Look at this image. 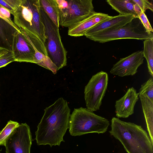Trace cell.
I'll return each instance as SVG.
<instances>
[{
  "mask_svg": "<svg viewBox=\"0 0 153 153\" xmlns=\"http://www.w3.org/2000/svg\"><path fill=\"white\" fill-rule=\"evenodd\" d=\"M44 111L35 132L37 145L59 146L65 142L63 136L69 128L70 110L68 103L61 97Z\"/></svg>",
  "mask_w": 153,
  "mask_h": 153,
  "instance_id": "1",
  "label": "cell"
},
{
  "mask_svg": "<svg viewBox=\"0 0 153 153\" xmlns=\"http://www.w3.org/2000/svg\"><path fill=\"white\" fill-rule=\"evenodd\" d=\"M39 0H23L13 15V22L39 52L48 56L45 45L47 39L42 20Z\"/></svg>",
  "mask_w": 153,
  "mask_h": 153,
  "instance_id": "2",
  "label": "cell"
},
{
  "mask_svg": "<svg viewBox=\"0 0 153 153\" xmlns=\"http://www.w3.org/2000/svg\"><path fill=\"white\" fill-rule=\"evenodd\" d=\"M111 126L110 134L120 141L127 153H153V143L141 126L114 117Z\"/></svg>",
  "mask_w": 153,
  "mask_h": 153,
  "instance_id": "3",
  "label": "cell"
},
{
  "mask_svg": "<svg viewBox=\"0 0 153 153\" xmlns=\"http://www.w3.org/2000/svg\"><path fill=\"white\" fill-rule=\"evenodd\" d=\"M110 125L106 119L98 116L87 108H75L70 115L69 133L75 136L91 133L103 134L105 132Z\"/></svg>",
  "mask_w": 153,
  "mask_h": 153,
  "instance_id": "4",
  "label": "cell"
},
{
  "mask_svg": "<svg viewBox=\"0 0 153 153\" xmlns=\"http://www.w3.org/2000/svg\"><path fill=\"white\" fill-rule=\"evenodd\" d=\"M86 38L95 42L104 43L122 39L146 40L153 38V33L147 31L138 17L123 27L104 30Z\"/></svg>",
  "mask_w": 153,
  "mask_h": 153,
  "instance_id": "5",
  "label": "cell"
},
{
  "mask_svg": "<svg viewBox=\"0 0 153 153\" xmlns=\"http://www.w3.org/2000/svg\"><path fill=\"white\" fill-rule=\"evenodd\" d=\"M40 13L47 36L45 45L48 56L58 71L66 65L67 51L62 42L59 27L50 19L41 6Z\"/></svg>",
  "mask_w": 153,
  "mask_h": 153,
  "instance_id": "6",
  "label": "cell"
},
{
  "mask_svg": "<svg viewBox=\"0 0 153 153\" xmlns=\"http://www.w3.org/2000/svg\"><path fill=\"white\" fill-rule=\"evenodd\" d=\"M59 11V25L70 27L94 13L91 0H56Z\"/></svg>",
  "mask_w": 153,
  "mask_h": 153,
  "instance_id": "7",
  "label": "cell"
},
{
  "mask_svg": "<svg viewBox=\"0 0 153 153\" xmlns=\"http://www.w3.org/2000/svg\"><path fill=\"white\" fill-rule=\"evenodd\" d=\"M108 74L101 71L93 75L84 89V98L87 108L92 111L100 109L108 86Z\"/></svg>",
  "mask_w": 153,
  "mask_h": 153,
  "instance_id": "8",
  "label": "cell"
},
{
  "mask_svg": "<svg viewBox=\"0 0 153 153\" xmlns=\"http://www.w3.org/2000/svg\"><path fill=\"white\" fill-rule=\"evenodd\" d=\"M33 140L29 126L22 123L14 129L6 140V153H30Z\"/></svg>",
  "mask_w": 153,
  "mask_h": 153,
  "instance_id": "9",
  "label": "cell"
},
{
  "mask_svg": "<svg viewBox=\"0 0 153 153\" xmlns=\"http://www.w3.org/2000/svg\"><path fill=\"white\" fill-rule=\"evenodd\" d=\"M12 51L15 61L35 63V48L22 31L15 33Z\"/></svg>",
  "mask_w": 153,
  "mask_h": 153,
  "instance_id": "10",
  "label": "cell"
},
{
  "mask_svg": "<svg viewBox=\"0 0 153 153\" xmlns=\"http://www.w3.org/2000/svg\"><path fill=\"white\" fill-rule=\"evenodd\" d=\"M143 51H138L125 58L120 59L114 64L110 73L120 77L133 76L137 72L139 67L143 63Z\"/></svg>",
  "mask_w": 153,
  "mask_h": 153,
  "instance_id": "11",
  "label": "cell"
},
{
  "mask_svg": "<svg viewBox=\"0 0 153 153\" xmlns=\"http://www.w3.org/2000/svg\"><path fill=\"white\" fill-rule=\"evenodd\" d=\"M139 94L132 87L128 88L125 94L116 101V116L118 118H127L134 113V106L138 101Z\"/></svg>",
  "mask_w": 153,
  "mask_h": 153,
  "instance_id": "12",
  "label": "cell"
},
{
  "mask_svg": "<svg viewBox=\"0 0 153 153\" xmlns=\"http://www.w3.org/2000/svg\"><path fill=\"white\" fill-rule=\"evenodd\" d=\"M112 17L108 14L96 12L85 19L68 27V35L75 37L83 36L88 30L94 26Z\"/></svg>",
  "mask_w": 153,
  "mask_h": 153,
  "instance_id": "13",
  "label": "cell"
},
{
  "mask_svg": "<svg viewBox=\"0 0 153 153\" xmlns=\"http://www.w3.org/2000/svg\"><path fill=\"white\" fill-rule=\"evenodd\" d=\"M134 17L132 15L112 16L108 20L98 24L91 27L85 34L86 37L98 33L109 30L119 28L130 22Z\"/></svg>",
  "mask_w": 153,
  "mask_h": 153,
  "instance_id": "14",
  "label": "cell"
},
{
  "mask_svg": "<svg viewBox=\"0 0 153 153\" xmlns=\"http://www.w3.org/2000/svg\"><path fill=\"white\" fill-rule=\"evenodd\" d=\"M16 31L14 27L0 18V46L12 51L13 36Z\"/></svg>",
  "mask_w": 153,
  "mask_h": 153,
  "instance_id": "15",
  "label": "cell"
},
{
  "mask_svg": "<svg viewBox=\"0 0 153 153\" xmlns=\"http://www.w3.org/2000/svg\"><path fill=\"white\" fill-rule=\"evenodd\" d=\"M149 136L153 143V101L146 95H139Z\"/></svg>",
  "mask_w": 153,
  "mask_h": 153,
  "instance_id": "16",
  "label": "cell"
},
{
  "mask_svg": "<svg viewBox=\"0 0 153 153\" xmlns=\"http://www.w3.org/2000/svg\"><path fill=\"white\" fill-rule=\"evenodd\" d=\"M106 1L120 15H132L135 17H138V14L134 9L135 4L132 0H108Z\"/></svg>",
  "mask_w": 153,
  "mask_h": 153,
  "instance_id": "17",
  "label": "cell"
},
{
  "mask_svg": "<svg viewBox=\"0 0 153 153\" xmlns=\"http://www.w3.org/2000/svg\"><path fill=\"white\" fill-rule=\"evenodd\" d=\"M41 7L50 19L59 27V11L56 0H39Z\"/></svg>",
  "mask_w": 153,
  "mask_h": 153,
  "instance_id": "18",
  "label": "cell"
},
{
  "mask_svg": "<svg viewBox=\"0 0 153 153\" xmlns=\"http://www.w3.org/2000/svg\"><path fill=\"white\" fill-rule=\"evenodd\" d=\"M143 45V56L147 62L149 72L153 77V38L145 40Z\"/></svg>",
  "mask_w": 153,
  "mask_h": 153,
  "instance_id": "19",
  "label": "cell"
},
{
  "mask_svg": "<svg viewBox=\"0 0 153 153\" xmlns=\"http://www.w3.org/2000/svg\"><path fill=\"white\" fill-rule=\"evenodd\" d=\"M35 51V63L48 69L51 71L53 74H56L57 71V67L48 56L39 52L36 48Z\"/></svg>",
  "mask_w": 153,
  "mask_h": 153,
  "instance_id": "20",
  "label": "cell"
},
{
  "mask_svg": "<svg viewBox=\"0 0 153 153\" xmlns=\"http://www.w3.org/2000/svg\"><path fill=\"white\" fill-rule=\"evenodd\" d=\"M19 124L18 122L11 120L8 122L6 126L0 132V146H4L8 137Z\"/></svg>",
  "mask_w": 153,
  "mask_h": 153,
  "instance_id": "21",
  "label": "cell"
},
{
  "mask_svg": "<svg viewBox=\"0 0 153 153\" xmlns=\"http://www.w3.org/2000/svg\"><path fill=\"white\" fill-rule=\"evenodd\" d=\"M15 61L12 51L0 46V68Z\"/></svg>",
  "mask_w": 153,
  "mask_h": 153,
  "instance_id": "22",
  "label": "cell"
},
{
  "mask_svg": "<svg viewBox=\"0 0 153 153\" xmlns=\"http://www.w3.org/2000/svg\"><path fill=\"white\" fill-rule=\"evenodd\" d=\"M139 95H146L151 100L153 101V78H150L142 85L138 93Z\"/></svg>",
  "mask_w": 153,
  "mask_h": 153,
  "instance_id": "23",
  "label": "cell"
},
{
  "mask_svg": "<svg viewBox=\"0 0 153 153\" xmlns=\"http://www.w3.org/2000/svg\"><path fill=\"white\" fill-rule=\"evenodd\" d=\"M23 0H0V6L8 10L13 15L21 6Z\"/></svg>",
  "mask_w": 153,
  "mask_h": 153,
  "instance_id": "24",
  "label": "cell"
},
{
  "mask_svg": "<svg viewBox=\"0 0 153 153\" xmlns=\"http://www.w3.org/2000/svg\"><path fill=\"white\" fill-rule=\"evenodd\" d=\"M140 8L142 12L145 13L146 10L149 9L153 11V4L147 0H132Z\"/></svg>",
  "mask_w": 153,
  "mask_h": 153,
  "instance_id": "25",
  "label": "cell"
},
{
  "mask_svg": "<svg viewBox=\"0 0 153 153\" xmlns=\"http://www.w3.org/2000/svg\"><path fill=\"white\" fill-rule=\"evenodd\" d=\"M138 17L147 31L149 33H153V29L145 13L141 12L138 15Z\"/></svg>",
  "mask_w": 153,
  "mask_h": 153,
  "instance_id": "26",
  "label": "cell"
},
{
  "mask_svg": "<svg viewBox=\"0 0 153 153\" xmlns=\"http://www.w3.org/2000/svg\"></svg>",
  "mask_w": 153,
  "mask_h": 153,
  "instance_id": "27",
  "label": "cell"
}]
</instances>
